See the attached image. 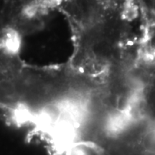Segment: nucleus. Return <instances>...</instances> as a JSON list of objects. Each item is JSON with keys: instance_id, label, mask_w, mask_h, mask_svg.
Returning a JSON list of instances; mask_svg holds the SVG:
<instances>
[{"instance_id": "1", "label": "nucleus", "mask_w": 155, "mask_h": 155, "mask_svg": "<svg viewBox=\"0 0 155 155\" xmlns=\"http://www.w3.org/2000/svg\"><path fill=\"white\" fill-rule=\"evenodd\" d=\"M143 146L147 152L155 154V130L150 131L144 136Z\"/></svg>"}, {"instance_id": "2", "label": "nucleus", "mask_w": 155, "mask_h": 155, "mask_svg": "<svg viewBox=\"0 0 155 155\" xmlns=\"http://www.w3.org/2000/svg\"><path fill=\"white\" fill-rule=\"evenodd\" d=\"M152 3H153V5H154V6L155 7V0H152Z\"/></svg>"}]
</instances>
